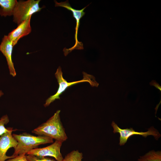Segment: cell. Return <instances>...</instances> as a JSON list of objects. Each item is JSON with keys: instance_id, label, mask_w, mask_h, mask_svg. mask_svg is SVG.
Segmentation results:
<instances>
[{"instance_id": "e0dca14e", "label": "cell", "mask_w": 161, "mask_h": 161, "mask_svg": "<svg viewBox=\"0 0 161 161\" xmlns=\"http://www.w3.org/2000/svg\"><path fill=\"white\" fill-rule=\"evenodd\" d=\"M151 86H155L156 88L158 89L160 91H161V86L156 82L155 80H152L149 83Z\"/></svg>"}, {"instance_id": "ba28073f", "label": "cell", "mask_w": 161, "mask_h": 161, "mask_svg": "<svg viewBox=\"0 0 161 161\" xmlns=\"http://www.w3.org/2000/svg\"><path fill=\"white\" fill-rule=\"evenodd\" d=\"M13 128L0 136V161H6L7 160L15 157L12 155L8 156L6 153L10 148H14L18 144L17 141L13 137L12 132Z\"/></svg>"}, {"instance_id": "9a60e30c", "label": "cell", "mask_w": 161, "mask_h": 161, "mask_svg": "<svg viewBox=\"0 0 161 161\" xmlns=\"http://www.w3.org/2000/svg\"><path fill=\"white\" fill-rule=\"evenodd\" d=\"M26 157L28 161H57L55 160L47 157H39L27 154Z\"/></svg>"}, {"instance_id": "4fadbf2b", "label": "cell", "mask_w": 161, "mask_h": 161, "mask_svg": "<svg viewBox=\"0 0 161 161\" xmlns=\"http://www.w3.org/2000/svg\"><path fill=\"white\" fill-rule=\"evenodd\" d=\"M83 154L78 150H74L67 154L62 161H82Z\"/></svg>"}, {"instance_id": "6da1fadb", "label": "cell", "mask_w": 161, "mask_h": 161, "mask_svg": "<svg viewBox=\"0 0 161 161\" xmlns=\"http://www.w3.org/2000/svg\"><path fill=\"white\" fill-rule=\"evenodd\" d=\"M61 111L57 110L46 122L34 129L32 132L38 135L47 137L63 142L68 137L61 121Z\"/></svg>"}, {"instance_id": "ac0fdd59", "label": "cell", "mask_w": 161, "mask_h": 161, "mask_svg": "<svg viewBox=\"0 0 161 161\" xmlns=\"http://www.w3.org/2000/svg\"><path fill=\"white\" fill-rule=\"evenodd\" d=\"M4 95V93L2 90H0V97Z\"/></svg>"}, {"instance_id": "2e32d148", "label": "cell", "mask_w": 161, "mask_h": 161, "mask_svg": "<svg viewBox=\"0 0 161 161\" xmlns=\"http://www.w3.org/2000/svg\"><path fill=\"white\" fill-rule=\"evenodd\" d=\"M26 154H23L17 156L13 158L8 159L6 161H28Z\"/></svg>"}, {"instance_id": "277c9868", "label": "cell", "mask_w": 161, "mask_h": 161, "mask_svg": "<svg viewBox=\"0 0 161 161\" xmlns=\"http://www.w3.org/2000/svg\"><path fill=\"white\" fill-rule=\"evenodd\" d=\"M40 1L28 0L18 1L13 13V21L18 25L31 17L33 14L40 11L42 8L39 7Z\"/></svg>"}, {"instance_id": "7a4b0ae2", "label": "cell", "mask_w": 161, "mask_h": 161, "mask_svg": "<svg viewBox=\"0 0 161 161\" xmlns=\"http://www.w3.org/2000/svg\"><path fill=\"white\" fill-rule=\"evenodd\" d=\"M12 135L18 143L12 155L15 157L23 154H26L31 150L38 148L40 145L54 142L53 139L50 137L34 136L25 132L19 134H13Z\"/></svg>"}, {"instance_id": "9c48e42d", "label": "cell", "mask_w": 161, "mask_h": 161, "mask_svg": "<svg viewBox=\"0 0 161 161\" xmlns=\"http://www.w3.org/2000/svg\"><path fill=\"white\" fill-rule=\"evenodd\" d=\"M13 46L7 35H4L0 44V51L6 59L10 75L13 77L16 75L12 60V53Z\"/></svg>"}, {"instance_id": "8fae6325", "label": "cell", "mask_w": 161, "mask_h": 161, "mask_svg": "<svg viewBox=\"0 0 161 161\" xmlns=\"http://www.w3.org/2000/svg\"><path fill=\"white\" fill-rule=\"evenodd\" d=\"M17 2L16 0H0V16H13Z\"/></svg>"}, {"instance_id": "5b68a950", "label": "cell", "mask_w": 161, "mask_h": 161, "mask_svg": "<svg viewBox=\"0 0 161 161\" xmlns=\"http://www.w3.org/2000/svg\"><path fill=\"white\" fill-rule=\"evenodd\" d=\"M54 2L55 3V7H63L71 11L72 13L73 17L75 19L76 21V26L75 27V44L72 47L69 49H64L63 51L64 54L66 55H67L69 53L75 49H83V44L81 42H79L78 41L77 38L78 33L80 24V20L85 14V12L83 11L89 4L81 10H78L72 8L69 4L68 0L60 3L58 2L55 0L54 1Z\"/></svg>"}, {"instance_id": "52a82bcc", "label": "cell", "mask_w": 161, "mask_h": 161, "mask_svg": "<svg viewBox=\"0 0 161 161\" xmlns=\"http://www.w3.org/2000/svg\"><path fill=\"white\" fill-rule=\"evenodd\" d=\"M114 133L117 132L120 134L119 144L123 145L127 142L128 139L130 136L134 135H140L144 137L147 136L152 135L154 136L155 139H157L160 136V134L156 129L153 127L148 129V131L146 132H139L135 131L132 128L122 129L120 128L114 122L112 123Z\"/></svg>"}, {"instance_id": "8992f818", "label": "cell", "mask_w": 161, "mask_h": 161, "mask_svg": "<svg viewBox=\"0 0 161 161\" xmlns=\"http://www.w3.org/2000/svg\"><path fill=\"white\" fill-rule=\"evenodd\" d=\"M63 143L61 141L55 140L49 146L33 149L28 152L26 154L39 157L50 156L54 157L57 161H62L64 158L60 152V149Z\"/></svg>"}, {"instance_id": "7c38bea8", "label": "cell", "mask_w": 161, "mask_h": 161, "mask_svg": "<svg viewBox=\"0 0 161 161\" xmlns=\"http://www.w3.org/2000/svg\"><path fill=\"white\" fill-rule=\"evenodd\" d=\"M138 161H161V151H151L140 157Z\"/></svg>"}, {"instance_id": "5bb4252c", "label": "cell", "mask_w": 161, "mask_h": 161, "mask_svg": "<svg viewBox=\"0 0 161 161\" xmlns=\"http://www.w3.org/2000/svg\"><path fill=\"white\" fill-rule=\"evenodd\" d=\"M9 122V119L7 114L3 116L0 119V136L5 132L9 131L10 127L6 128L5 125Z\"/></svg>"}, {"instance_id": "30bf717a", "label": "cell", "mask_w": 161, "mask_h": 161, "mask_svg": "<svg viewBox=\"0 0 161 161\" xmlns=\"http://www.w3.org/2000/svg\"><path fill=\"white\" fill-rule=\"evenodd\" d=\"M31 17L21 22L16 29L13 30L7 35L12 42L13 47L18 40L23 37L28 35L32 30L30 22Z\"/></svg>"}, {"instance_id": "3957f363", "label": "cell", "mask_w": 161, "mask_h": 161, "mask_svg": "<svg viewBox=\"0 0 161 161\" xmlns=\"http://www.w3.org/2000/svg\"><path fill=\"white\" fill-rule=\"evenodd\" d=\"M83 78L81 80L70 82H68L63 77V73L61 68L59 66L58 68L55 73V76L57 79L59 84V87L58 90L54 95L51 96L46 100L44 104L45 107L49 106L56 99H60V96L68 87L75 85L83 82H86L89 83L92 87H97L99 84L95 81L94 77L92 75L88 74L83 72Z\"/></svg>"}]
</instances>
